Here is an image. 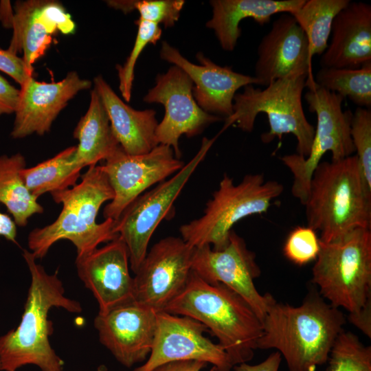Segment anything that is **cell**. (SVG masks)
Instances as JSON below:
<instances>
[{
  "label": "cell",
  "instance_id": "6da1fadb",
  "mask_svg": "<svg viewBox=\"0 0 371 371\" xmlns=\"http://www.w3.org/2000/svg\"><path fill=\"white\" fill-rule=\"evenodd\" d=\"M262 323L257 349H275L285 359L289 371H315L327 363L346 317L314 286L300 306L275 300Z\"/></svg>",
  "mask_w": 371,
  "mask_h": 371
},
{
  "label": "cell",
  "instance_id": "7a4b0ae2",
  "mask_svg": "<svg viewBox=\"0 0 371 371\" xmlns=\"http://www.w3.org/2000/svg\"><path fill=\"white\" fill-rule=\"evenodd\" d=\"M23 256L31 281L19 326L0 337V370L16 371L24 366L33 365L41 371H65L64 361L49 343L53 323L48 314L53 308L80 313L82 306L65 295L57 271L47 273L27 249L23 250Z\"/></svg>",
  "mask_w": 371,
  "mask_h": 371
},
{
  "label": "cell",
  "instance_id": "3957f363",
  "mask_svg": "<svg viewBox=\"0 0 371 371\" xmlns=\"http://www.w3.org/2000/svg\"><path fill=\"white\" fill-rule=\"evenodd\" d=\"M205 325L233 366L251 361L262 323L239 294L222 283H208L192 270L183 291L164 309Z\"/></svg>",
  "mask_w": 371,
  "mask_h": 371
},
{
  "label": "cell",
  "instance_id": "277c9868",
  "mask_svg": "<svg viewBox=\"0 0 371 371\" xmlns=\"http://www.w3.org/2000/svg\"><path fill=\"white\" fill-rule=\"evenodd\" d=\"M311 282L330 305L371 337V230L357 228L330 242L319 240Z\"/></svg>",
  "mask_w": 371,
  "mask_h": 371
},
{
  "label": "cell",
  "instance_id": "5b68a950",
  "mask_svg": "<svg viewBox=\"0 0 371 371\" xmlns=\"http://www.w3.org/2000/svg\"><path fill=\"white\" fill-rule=\"evenodd\" d=\"M51 195L63 208L53 223L30 232L27 245L36 260L43 258L51 247L60 240L71 241L76 248V257H80L118 237L115 231V220L96 221L102 204L111 201L114 196L101 165L89 167L81 176L80 182L74 187Z\"/></svg>",
  "mask_w": 371,
  "mask_h": 371
},
{
  "label": "cell",
  "instance_id": "8992f818",
  "mask_svg": "<svg viewBox=\"0 0 371 371\" xmlns=\"http://www.w3.org/2000/svg\"><path fill=\"white\" fill-rule=\"evenodd\" d=\"M307 226L330 242L357 229H371V190L365 185L355 155L321 161L310 182Z\"/></svg>",
  "mask_w": 371,
  "mask_h": 371
},
{
  "label": "cell",
  "instance_id": "52a82bcc",
  "mask_svg": "<svg viewBox=\"0 0 371 371\" xmlns=\"http://www.w3.org/2000/svg\"><path fill=\"white\" fill-rule=\"evenodd\" d=\"M307 75L295 74L271 82L264 89L253 85L244 87L234 98L233 113L225 120L223 131L236 124L251 132L259 113L267 116L269 130L261 135L263 143L281 139L284 134L293 135L297 155L306 157L313 145L315 127L308 121L302 106V92Z\"/></svg>",
  "mask_w": 371,
  "mask_h": 371
},
{
  "label": "cell",
  "instance_id": "ba28073f",
  "mask_svg": "<svg viewBox=\"0 0 371 371\" xmlns=\"http://www.w3.org/2000/svg\"><path fill=\"white\" fill-rule=\"evenodd\" d=\"M284 191L282 184L266 181L263 174H247L237 184L227 173L207 202L203 214L179 227L181 238L193 247H226L233 226L241 219L268 211Z\"/></svg>",
  "mask_w": 371,
  "mask_h": 371
},
{
  "label": "cell",
  "instance_id": "9c48e42d",
  "mask_svg": "<svg viewBox=\"0 0 371 371\" xmlns=\"http://www.w3.org/2000/svg\"><path fill=\"white\" fill-rule=\"evenodd\" d=\"M306 87L308 91L304 99L310 111L317 116L311 152L305 158L296 153L280 157L293 176L291 193L304 205L308 196L311 177L324 154L330 152L332 160H338L355 153L350 136L352 113L343 111L344 98L318 86L315 80L306 82Z\"/></svg>",
  "mask_w": 371,
  "mask_h": 371
},
{
  "label": "cell",
  "instance_id": "30bf717a",
  "mask_svg": "<svg viewBox=\"0 0 371 371\" xmlns=\"http://www.w3.org/2000/svg\"><path fill=\"white\" fill-rule=\"evenodd\" d=\"M215 139L204 137L200 149L188 163L171 178L135 199L116 220L115 231L127 247L130 269L134 273L148 252L155 229L171 212L175 201Z\"/></svg>",
  "mask_w": 371,
  "mask_h": 371
},
{
  "label": "cell",
  "instance_id": "8fae6325",
  "mask_svg": "<svg viewBox=\"0 0 371 371\" xmlns=\"http://www.w3.org/2000/svg\"><path fill=\"white\" fill-rule=\"evenodd\" d=\"M104 161L101 166L114 196L104 207L103 216L104 219L115 221L144 191L176 174L185 165L171 147L163 144L141 155H129L120 145Z\"/></svg>",
  "mask_w": 371,
  "mask_h": 371
},
{
  "label": "cell",
  "instance_id": "7c38bea8",
  "mask_svg": "<svg viewBox=\"0 0 371 371\" xmlns=\"http://www.w3.org/2000/svg\"><path fill=\"white\" fill-rule=\"evenodd\" d=\"M194 249L180 237L156 243L135 273V302L157 312L164 311L186 285Z\"/></svg>",
  "mask_w": 371,
  "mask_h": 371
},
{
  "label": "cell",
  "instance_id": "4fadbf2b",
  "mask_svg": "<svg viewBox=\"0 0 371 371\" xmlns=\"http://www.w3.org/2000/svg\"><path fill=\"white\" fill-rule=\"evenodd\" d=\"M193 82L179 67L173 65L164 74H157L155 85L144 97L147 103H159L165 115L158 124L155 137L158 144L171 147L176 157L181 159L179 138L199 135L221 117L210 114L196 102L192 93Z\"/></svg>",
  "mask_w": 371,
  "mask_h": 371
},
{
  "label": "cell",
  "instance_id": "5bb4252c",
  "mask_svg": "<svg viewBox=\"0 0 371 371\" xmlns=\"http://www.w3.org/2000/svg\"><path fill=\"white\" fill-rule=\"evenodd\" d=\"M192 270L208 283H222L239 294L251 306L262 322L275 298L261 295L254 280L260 275L254 252L233 229L225 248L214 250L206 245L194 247Z\"/></svg>",
  "mask_w": 371,
  "mask_h": 371
},
{
  "label": "cell",
  "instance_id": "9a60e30c",
  "mask_svg": "<svg viewBox=\"0 0 371 371\" xmlns=\"http://www.w3.org/2000/svg\"><path fill=\"white\" fill-rule=\"evenodd\" d=\"M207 327L191 317L164 311L157 313V326L150 353L133 371H151L176 361H199L213 366L215 371H231L233 364L225 350L204 335Z\"/></svg>",
  "mask_w": 371,
  "mask_h": 371
},
{
  "label": "cell",
  "instance_id": "2e32d148",
  "mask_svg": "<svg viewBox=\"0 0 371 371\" xmlns=\"http://www.w3.org/2000/svg\"><path fill=\"white\" fill-rule=\"evenodd\" d=\"M78 276L93 294L100 314L135 302L127 247L118 236L89 254L76 257Z\"/></svg>",
  "mask_w": 371,
  "mask_h": 371
},
{
  "label": "cell",
  "instance_id": "e0dca14e",
  "mask_svg": "<svg viewBox=\"0 0 371 371\" xmlns=\"http://www.w3.org/2000/svg\"><path fill=\"white\" fill-rule=\"evenodd\" d=\"M157 311L135 302L98 313L94 326L100 342L115 359L129 368L145 361L154 341Z\"/></svg>",
  "mask_w": 371,
  "mask_h": 371
},
{
  "label": "cell",
  "instance_id": "ac0fdd59",
  "mask_svg": "<svg viewBox=\"0 0 371 371\" xmlns=\"http://www.w3.org/2000/svg\"><path fill=\"white\" fill-rule=\"evenodd\" d=\"M255 78L267 87L271 82L295 74L313 78L308 41L293 15L282 13L261 39L257 49Z\"/></svg>",
  "mask_w": 371,
  "mask_h": 371
},
{
  "label": "cell",
  "instance_id": "d6986e66",
  "mask_svg": "<svg viewBox=\"0 0 371 371\" xmlns=\"http://www.w3.org/2000/svg\"><path fill=\"white\" fill-rule=\"evenodd\" d=\"M160 57L179 67L190 77L196 102L204 111L214 115L225 118L230 116L236 91L247 85H257L254 76L218 65L202 52L196 55L199 64H194L166 41L161 43Z\"/></svg>",
  "mask_w": 371,
  "mask_h": 371
},
{
  "label": "cell",
  "instance_id": "ffe728a7",
  "mask_svg": "<svg viewBox=\"0 0 371 371\" xmlns=\"http://www.w3.org/2000/svg\"><path fill=\"white\" fill-rule=\"evenodd\" d=\"M91 85L90 80L80 78L74 71L58 82H38L32 76L28 78L21 86L10 135L21 139L49 132L69 101L80 91L90 89Z\"/></svg>",
  "mask_w": 371,
  "mask_h": 371
},
{
  "label": "cell",
  "instance_id": "44dd1931",
  "mask_svg": "<svg viewBox=\"0 0 371 371\" xmlns=\"http://www.w3.org/2000/svg\"><path fill=\"white\" fill-rule=\"evenodd\" d=\"M13 35L8 50L16 54L23 51L22 59L32 76L33 64L42 56L57 32L74 34L75 23L63 5L55 1H17L14 7L11 26Z\"/></svg>",
  "mask_w": 371,
  "mask_h": 371
},
{
  "label": "cell",
  "instance_id": "7402d4cb",
  "mask_svg": "<svg viewBox=\"0 0 371 371\" xmlns=\"http://www.w3.org/2000/svg\"><path fill=\"white\" fill-rule=\"evenodd\" d=\"M322 67L359 69L371 63V6L352 2L335 16Z\"/></svg>",
  "mask_w": 371,
  "mask_h": 371
},
{
  "label": "cell",
  "instance_id": "603a6c76",
  "mask_svg": "<svg viewBox=\"0 0 371 371\" xmlns=\"http://www.w3.org/2000/svg\"><path fill=\"white\" fill-rule=\"evenodd\" d=\"M93 83L106 111L112 131L126 153H147L159 145L155 137L158 125L155 111H138L128 106L100 75L94 78Z\"/></svg>",
  "mask_w": 371,
  "mask_h": 371
},
{
  "label": "cell",
  "instance_id": "cb8c5ba5",
  "mask_svg": "<svg viewBox=\"0 0 371 371\" xmlns=\"http://www.w3.org/2000/svg\"><path fill=\"white\" fill-rule=\"evenodd\" d=\"M305 0H212V16L206 26L214 30L221 46L233 51L241 35L240 21L251 18L258 25L269 22L276 14H293Z\"/></svg>",
  "mask_w": 371,
  "mask_h": 371
},
{
  "label": "cell",
  "instance_id": "d4e9b609",
  "mask_svg": "<svg viewBox=\"0 0 371 371\" xmlns=\"http://www.w3.org/2000/svg\"><path fill=\"white\" fill-rule=\"evenodd\" d=\"M78 144L74 156L78 167L95 166L105 160L119 146L101 98L93 88L86 113L74 131Z\"/></svg>",
  "mask_w": 371,
  "mask_h": 371
},
{
  "label": "cell",
  "instance_id": "484cf974",
  "mask_svg": "<svg viewBox=\"0 0 371 371\" xmlns=\"http://www.w3.org/2000/svg\"><path fill=\"white\" fill-rule=\"evenodd\" d=\"M25 168V158L19 153L0 156V203L6 207L16 225L21 227L27 225L34 214L44 211L21 176V170Z\"/></svg>",
  "mask_w": 371,
  "mask_h": 371
},
{
  "label": "cell",
  "instance_id": "4316f807",
  "mask_svg": "<svg viewBox=\"0 0 371 371\" xmlns=\"http://www.w3.org/2000/svg\"><path fill=\"white\" fill-rule=\"evenodd\" d=\"M76 150V146L67 147L35 166L22 169L21 176L30 192L38 198L76 186L82 170L74 161Z\"/></svg>",
  "mask_w": 371,
  "mask_h": 371
},
{
  "label": "cell",
  "instance_id": "83f0119b",
  "mask_svg": "<svg viewBox=\"0 0 371 371\" xmlns=\"http://www.w3.org/2000/svg\"><path fill=\"white\" fill-rule=\"evenodd\" d=\"M349 0H305L291 15L303 29L308 41L309 56L322 55L328 47L333 21Z\"/></svg>",
  "mask_w": 371,
  "mask_h": 371
},
{
  "label": "cell",
  "instance_id": "f1b7e54d",
  "mask_svg": "<svg viewBox=\"0 0 371 371\" xmlns=\"http://www.w3.org/2000/svg\"><path fill=\"white\" fill-rule=\"evenodd\" d=\"M315 83L330 91L349 98L358 107L371 106V63L359 69L322 67Z\"/></svg>",
  "mask_w": 371,
  "mask_h": 371
},
{
  "label": "cell",
  "instance_id": "f546056e",
  "mask_svg": "<svg viewBox=\"0 0 371 371\" xmlns=\"http://www.w3.org/2000/svg\"><path fill=\"white\" fill-rule=\"evenodd\" d=\"M327 362V371H371V346L344 329L336 338Z\"/></svg>",
  "mask_w": 371,
  "mask_h": 371
},
{
  "label": "cell",
  "instance_id": "4dcf8cb0",
  "mask_svg": "<svg viewBox=\"0 0 371 371\" xmlns=\"http://www.w3.org/2000/svg\"><path fill=\"white\" fill-rule=\"evenodd\" d=\"M107 4L127 14L137 10L142 20L161 23L166 28L175 25L185 4L183 0L107 1Z\"/></svg>",
  "mask_w": 371,
  "mask_h": 371
},
{
  "label": "cell",
  "instance_id": "1f68e13d",
  "mask_svg": "<svg viewBox=\"0 0 371 371\" xmlns=\"http://www.w3.org/2000/svg\"><path fill=\"white\" fill-rule=\"evenodd\" d=\"M135 23L138 29L133 47L125 63L123 65L116 66L119 78V89L126 102H129L131 99L134 69L138 57L148 44H156L162 33L158 24L140 19Z\"/></svg>",
  "mask_w": 371,
  "mask_h": 371
},
{
  "label": "cell",
  "instance_id": "d6a6232c",
  "mask_svg": "<svg viewBox=\"0 0 371 371\" xmlns=\"http://www.w3.org/2000/svg\"><path fill=\"white\" fill-rule=\"evenodd\" d=\"M350 136L363 182L371 190V111L357 107L352 113Z\"/></svg>",
  "mask_w": 371,
  "mask_h": 371
},
{
  "label": "cell",
  "instance_id": "836d02e7",
  "mask_svg": "<svg viewBox=\"0 0 371 371\" xmlns=\"http://www.w3.org/2000/svg\"><path fill=\"white\" fill-rule=\"evenodd\" d=\"M319 249V238L314 229L308 226L297 227L288 235L283 252L291 262L302 266L315 260Z\"/></svg>",
  "mask_w": 371,
  "mask_h": 371
},
{
  "label": "cell",
  "instance_id": "e575fe53",
  "mask_svg": "<svg viewBox=\"0 0 371 371\" xmlns=\"http://www.w3.org/2000/svg\"><path fill=\"white\" fill-rule=\"evenodd\" d=\"M0 71L8 74L21 86L32 76L26 69L22 58L0 47Z\"/></svg>",
  "mask_w": 371,
  "mask_h": 371
},
{
  "label": "cell",
  "instance_id": "d590c367",
  "mask_svg": "<svg viewBox=\"0 0 371 371\" xmlns=\"http://www.w3.org/2000/svg\"><path fill=\"white\" fill-rule=\"evenodd\" d=\"M20 98V89L0 76V115L14 113Z\"/></svg>",
  "mask_w": 371,
  "mask_h": 371
},
{
  "label": "cell",
  "instance_id": "8d00e7d4",
  "mask_svg": "<svg viewBox=\"0 0 371 371\" xmlns=\"http://www.w3.org/2000/svg\"><path fill=\"white\" fill-rule=\"evenodd\" d=\"M282 356L278 351L271 353L264 361L250 365L242 363L233 367L234 371H278L282 361Z\"/></svg>",
  "mask_w": 371,
  "mask_h": 371
},
{
  "label": "cell",
  "instance_id": "74e56055",
  "mask_svg": "<svg viewBox=\"0 0 371 371\" xmlns=\"http://www.w3.org/2000/svg\"><path fill=\"white\" fill-rule=\"evenodd\" d=\"M207 365L199 361H176L159 366L151 371H201ZM209 371H215V369L212 367Z\"/></svg>",
  "mask_w": 371,
  "mask_h": 371
},
{
  "label": "cell",
  "instance_id": "f35d334b",
  "mask_svg": "<svg viewBox=\"0 0 371 371\" xmlns=\"http://www.w3.org/2000/svg\"><path fill=\"white\" fill-rule=\"evenodd\" d=\"M16 225L14 220L7 214L0 211V236L6 240L16 243Z\"/></svg>",
  "mask_w": 371,
  "mask_h": 371
},
{
  "label": "cell",
  "instance_id": "ab89813d",
  "mask_svg": "<svg viewBox=\"0 0 371 371\" xmlns=\"http://www.w3.org/2000/svg\"><path fill=\"white\" fill-rule=\"evenodd\" d=\"M96 371H107V368L104 365H100L97 368Z\"/></svg>",
  "mask_w": 371,
  "mask_h": 371
}]
</instances>
